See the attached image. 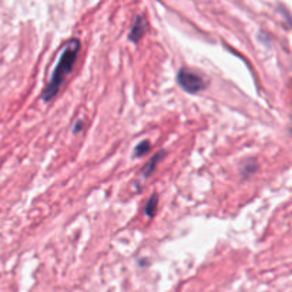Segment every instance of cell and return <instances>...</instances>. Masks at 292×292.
<instances>
[{
	"mask_svg": "<svg viewBox=\"0 0 292 292\" xmlns=\"http://www.w3.org/2000/svg\"><path fill=\"white\" fill-rule=\"evenodd\" d=\"M79 50H80V43H79V40H70L67 43L66 49L63 50L62 56L59 59V63H57L56 69H54V73L51 76V80H50V83L47 84L44 93H43L44 101H50V100L59 93L62 84L65 83L66 77L73 70L74 63H76V60H77Z\"/></svg>",
	"mask_w": 292,
	"mask_h": 292,
	"instance_id": "obj_1",
	"label": "cell"
},
{
	"mask_svg": "<svg viewBox=\"0 0 292 292\" xmlns=\"http://www.w3.org/2000/svg\"><path fill=\"white\" fill-rule=\"evenodd\" d=\"M179 84L188 93H198L205 89L207 83L204 81L201 76H198L194 72L188 69H181L179 72Z\"/></svg>",
	"mask_w": 292,
	"mask_h": 292,
	"instance_id": "obj_2",
	"label": "cell"
},
{
	"mask_svg": "<svg viewBox=\"0 0 292 292\" xmlns=\"http://www.w3.org/2000/svg\"><path fill=\"white\" fill-rule=\"evenodd\" d=\"M147 29V20L143 16L137 17V20H136V23L133 26V29H131L130 33V39L133 41H138L141 37H143V34L146 33Z\"/></svg>",
	"mask_w": 292,
	"mask_h": 292,
	"instance_id": "obj_3",
	"label": "cell"
},
{
	"mask_svg": "<svg viewBox=\"0 0 292 292\" xmlns=\"http://www.w3.org/2000/svg\"><path fill=\"white\" fill-rule=\"evenodd\" d=\"M162 155H164V151H161L160 154L154 155V157L150 160V162H148L146 167H144V171H143V172H144V176H150V174L155 170V164H158V161L161 160Z\"/></svg>",
	"mask_w": 292,
	"mask_h": 292,
	"instance_id": "obj_4",
	"label": "cell"
},
{
	"mask_svg": "<svg viewBox=\"0 0 292 292\" xmlns=\"http://www.w3.org/2000/svg\"><path fill=\"white\" fill-rule=\"evenodd\" d=\"M157 203H158V197L154 194L148 200V203L146 205V214L148 217H154L155 211H157Z\"/></svg>",
	"mask_w": 292,
	"mask_h": 292,
	"instance_id": "obj_5",
	"label": "cell"
},
{
	"mask_svg": "<svg viewBox=\"0 0 292 292\" xmlns=\"http://www.w3.org/2000/svg\"><path fill=\"white\" fill-rule=\"evenodd\" d=\"M150 150V141H141L137 147H136V157H141Z\"/></svg>",
	"mask_w": 292,
	"mask_h": 292,
	"instance_id": "obj_6",
	"label": "cell"
}]
</instances>
